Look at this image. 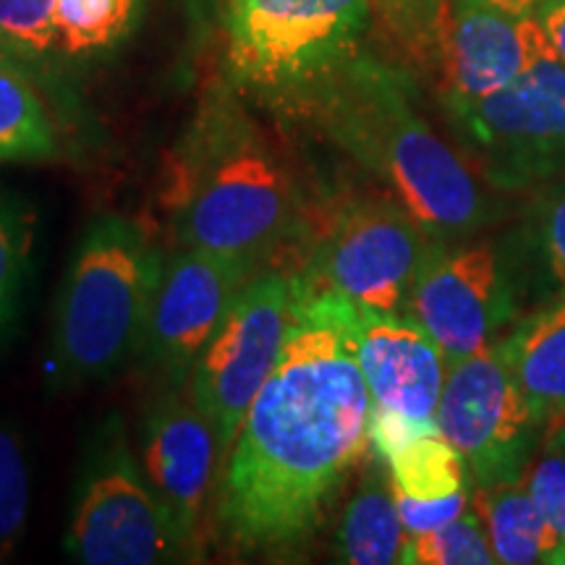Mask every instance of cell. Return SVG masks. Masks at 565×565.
Listing matches in <instances>:
<instances>
[{"mask_svg": "<svg viewBox=\"0 0 565 565\" xmlns=\"http://www.w3.org/2000/svg\"><path fill=\"white\" fill-rule=\"evenodd\" d=\"M356 307L294 275V322L215 484V534L242 557H291L315 540L366 456L372 395Z\"/></svg>", "mask_w": 565, "mask_h": 565, "instance_id": "cell-1", "label": "cell"}, {"mask_svg": "<svg viewBox=\"0 0 565 565\" xmlns=\"http://www.w3.org/2000/svg\"><path fill=\"white\" fill-rule=\"evenodd\" d=\"M301 110L383 181L433 242L477 236L498 217L484 181L424 118L404 71L356 53Z\"/></svg>", "mask_w": 565, "mask_h": 565, "instance_id": "cell-2", "label": "cell"}, {"mask_svg": "<svg viewBox=\"0 0 565 565\" xmlns=\"http://www.w3.org/2000/svg\"><path fill=\"white\" fill-rule=\"evenodd\" d=\"M166 204L181 246L242 259L257 270L301 215L286 158L228 95L204 103L181 139Z\"/></svg>", "mask_w": 565, "mask_h": 565, "instance_id": "cell-3", "label": "cell"}, {"mask_svg": "<svg viewBox=\"0 0 565 565\" xmlns=\"http://www.w3.org/2000/svg\"><path fill=\"white\" fill-rule=\"evenodd\" d=\"M162 267V254L129 217L89 225L55 301L53 362L66 383L110 377L141 351Z\"/></svg>", "mask_w": 565, "mask_h": 565, "instance_id": "cell-4", "label": "cell"}, {"mask_svg": "<svg viewBox=\"0 0 565 565\" xmlns=\"http://www.w3.org/2000/svg\"><path fill=\"white\" fill-rule=\"evenodd\" d=\"M370 9V0H228L233 76L301 110L359 53Z\"/></svg>", "mask_w": 565, "mask_h": 565, "instance_id": "cell-5", "label": "cell"}, {"mask_svg": "<svg viewBox=\"0 0 565 565\" xmlns=\"http://www.w3.org/2000/svg\"><path fill=\"white\" fill-rule=\"evenodd\" d=\"M526 294V265L515 233L466 236L427 246L406 312L454 364L498 343L524 317Z\"/></svg>", "mask_w": 565, "mask_h": 565, "instance_id": "cell-6", "label": "cell"}, {"mask_svg": "<svg viewBox=\"0 0 565 565\" xmlns=\"http://www.w3.org/2000/svg\"><path fill=\"white\" fill-rule=\"evenodd\" d=\"M461 154L498 192L565 179V66L553 53L482 100H443Z\"/></svg>", "mask_w": 565, "mask_h": 565, "instance_id": "cell-7", "label": "cell"}, {"mask_svg": "<svg viewBox=\"0 0 565 565\" xmlns=\"http://www.w3.org/2000/svg\"><path fill=\"white\" fill-rule=\"evenodd\" d=\"M63 547L71 561L84 565L192 561L171 513L131 454L121 419L105 424L84 458Z\"/></svg>", "mask_w": 565, "mask_h": 565, "instance_id": "cell-8", "label": "cell"}, {"mask_svg": "<svg viewBox=\"0 0 565 565\" xmlns=\"http://www.w3.org/2000/svg\"><path fill=\"white\" fill-rule=\"evenodd\" d=\"M429 244V233L393 194L356 196L335 212L299 278L359 309L404 312Z\"/></svg>", "mask_w": 565, "mask_h": 565, "instance_id": "cell-9", "label": "cell"}, {"mask_svg": "<svg viewBox=\"0 0 565 565\" xmlns=\"http://www.w3.org/2000/svg\"><path fill=\"white\" fill-rule=\"evenodd\" d=\"M294 322V275L263 270L246 282L189 372L186 391L221 440L223 461Z\"/></svg>", "mask_w": 565, "mask_h": 565, "instance_id": "cell-10", "label": "cell"}, {"mask_svg": "<svg viewBox=\"0 0 565 565\" xmlns=\"http://www.w3.org/2000/svg\"><path fill=\"white\" fill-rule=\"evenodd\" d=\"M435 419L463 456L475 487L524 479L545 429L500 341L448 366Z\"/></svg>", "mask_w": 565, "mask_h": 565, "instance_id": "cell-11", "label": "cell"}, {"mask_svg": "<svg viewBox=\"0 0 565 565\" xmlns=\"http://www.w3.org/2000/svg\"><path fill=\"white\" fill-rule=\"evenodd\" d=\"M257 273L263 270L242 259L181 246L162 267L141 341L154 370L173 383L186 380L233 299Z\"/></svg>", "mask_w": 565, "mask_h": 565, "instance_id": "cell-12", "label": "cell"}, {"mask_svg": "<svg viewBox=\"0 0 565 565\" xmlns=\"http://www.w3.org/2000/svg\"><path fill=\"white\" fill-rule=\"evenodd\" d=\"M223 454L215 427L192 395L171 387L150 406L141 435V469L171 513L183 545L196 561L202 547V519L215 492Z\"/></svg>", "mask_w": 565, "mask_h": 565, "instance_id": "cell-13", "label": "cell"}, {"mask_svg": "<svg viewBox=\"0 0 565 565\" xmlns=\"http://www.w3.org/2000/svg\"><path fill=\"white\" fill-rule=\"evenodd\" d=\"M550 55L536 13H511L479 0H448L440 40L443 100H482L511 87Z\"/></svg>", "mask_w": 565, "mask_h": 565, "instance_id": "cell-14", "label": "cell"}, {"mask_svg": "<svg viewBox=\"0 0 565 565\" xmlns=\"http://www.w3.org/2000/svg\"><path fill=\"white\" fill-rule=\"evenodd\" d=\"M353 341L372 406L437 424L450 364L435 338L412 315L356 307Z\"/></svg>", "mask_w": 565, "mask_h": 565, "instance_id": "cell-15", "label": "cell"}, {"mask_svg": "<svg viewBox=\"0 0 565 565\" xmlns=\"http://www.w3.org/2000/svg\"><path fill=\"white\" fill-rule=\"evenodd\" d=\"M500 349L542 427H561L565 422V299L545 301L521 317L500 338Z\"/></svg>", "mask_w": 565, "mask_h": 565, "instance_id": "cell-16", "label": "cell"}, {"mask_svg": "<svg viewBox=\"0 0 565 565\" xmlns=\"http://www.w3.org/2000/svg\"><path fill=\"white\" fill-rule=\"evenodd\" d=\"M406 529L395 505L393 482L380 466L366 471L345 505L335 545L338 561L351 565L401 563Z\"/></svg>", "mask_w": 565, "mask_h": 565, "instance_id": "cell-17", "label": "cell"}, {"mask_svg": "<svg viewBox=\"0 0 565 565\" xmlns=\"http://www.w3.org/2000/svg\"><path fill=\"white\" fill-rule=\"evenodd\" d=\"M477 513L482 515L494 561L503 565L545 563L557 547V536L532 500L526 479L492 487H475L471 494Z\"/></svg>", "mask_w": 565, "mask_h": 565, "instance_id": "cell-18", "label": "cell"}, {"mask_svg": "<svg viewBox=\"0 0 565 565\" xmlns=\"http://www.w3.org/2000/svg\"><path fill=\"white\" fill-rule=\"evenodd\" d=\"M524 228L513 231L526 265L529 294L565 299V179L532 189Z\"/></svg>", "mask_w": 565, "mask_h": 565, "instance_id": "cell-19", "label": "cell"}, {"mask_svg": "<svg viewBox=\"0 0 565 565\" xmlns=\"http://www.w3.org/2000/svg\"><path fill=\"white\" fill-rule=\"evenodd\" d=\"M58 154V131L40 92L0 58V162H47Z\"/></svg>", "mask_w": 565, "mask_h": 565, "instance_id": "cell-20", "label": "cell"}, {"mask_svg": "<svg viewBox=\"0 0 565 565\" xmlns=\"http://www.w3.org/2000/svg\"><path fill=\"white\" fill-rule=\"evenodd\" d=\"M391 482L414 500H443L469 484L463 456L440 429H427L385 458Z\"/></svg>", "mask_w": 565, "mask_h": 565, "instance_id": "cell-21", "label": "cell"}, {"mask_svg": "<svg viewBox=\"0 0 565 565\" xmlns=\"http://www.w3.org/2000/svg\"><path fill=\"white\" fill-rule=\"evenodd\" d=\"M139 0H55L53 24L61 51H100L129 30Z\"/></svg>", "mask_w": 565, "mask_h": 565, "instance_id": "cell-22", "label": "cell"}, {"mask_svg": "<svg viewBox=\"0 0 565 565\" xmlns=\"http://www.w3.org/2000/svg\"><path fill=\"white\" fill-rule=\"evenodd\" d=\"M401 563L406 565H490L494 561L487 526L477 508H466L458 519L437 532L408 536Z\"/></svg>", "mask_w": 565, "mask_h": 565, "instance_id": "cell-23", "label": "cell"}, {"mask_svg": "<svg viewBox=\"0 0 565 565\" xmlns=\"http://www.w3.org/2000/svg\"><path fill=\"white\" fill-rule=\"evenodd\" d=\"M34 242L32 215L0 189V338L17 320Z\"/></svg>", "mask_w": 565, "mask_h": 565, "instance_id": "cell-24", "label": "cell"}, {"mask_svg": "<svg viewBox=\"0 0 565 565\" xmlns=\"http://www.w3.org/2000/svg\"><path fill=\"white\" fill-rule=\"evenodd\" d=\"M30 463L17 429L0 424V561L24 536L30 515Z\"/></svg>", "mask_w": 565, "mask_h": 565, "instance_id": "cell-25", "label": "cell"}, {"mask_svg": "<svg viewBox=\"0 0 565 565\" xmlns=\"http://www.w3.org/2000/svg\"><path fill=\"white\" fill-rule=\"evenodd\" d=\"M398 45L419 63H440L448 0H370Z\"/></svg>", "mask_w": 565, "mask_h": 565, "instance_id": "cell-26", "label": "cell"}, {"mask_svg": "<svg viewBox=\"0 0 565 565\" xmlns=\"http://www.w3.org/2000/svg\"><path fill=\"white\" fill-rule=\"evenodd\" d=\"M526 487L542 519L553 529L557 545L565 542V422L550 429L526 471Z\"/></svg>", "mask_w": 565, "mask_h": 565, "instance_id": "cell-27", "label": "cell"}, {"mask_svg": "<svg viewBox=\"0 0 565 565\" xmlns=\"http://www.w3.org/2000/svg\"><path fill=\"white\" fill-rule=\"evenodd\" d=\"M55 0H0V45L24 58L45 55L55 40Z\"/></svg>", "mask_w": 565, "mask_h": 565, "instance_id": "cell-28", "label": "cell"}, {"mask_svg": "<svg viewBox=\"0 0 565 565\" xmlns=\"http://www.w3.org/2000/svg\"><path fill=\"white\" fill-rule=\"evenodd\" d=\"M469 503H471L469 490L450 494V498H443V500H414L408 498V494L395 490V505H398L401 521H404V529L408 536L437 532L440 526L458 519V515L469 508Z\"/></svg>", "mask_w": 565, "mask_h": 565, "instance_id": "cell-29", "label": "cell"}, {"mask_svg": "<svg viewBox=\"0 0 565 565\" xmlns=\"http://www.w3.org/2000/svg\"><path fill=\"white\" fill-rule=\"evenodd\" d=\"M534 13L545 30L550 53L565 66V0H545Z\"/></svg>", "mask_w": 565, "mask_h": 565, "instance_id": "cell-30", "label": "cell"}, {"mask_svg": "<svg viewBox=\"0 0 565 565\" xmlns=\"http://www.w3.org/2000/svg\"><path fill=\"white\" fill-rule=\"evenodd\" d=\"M479 3L494 6V9L511 13H534L545 0H479Z\"/></svg>", "mask_w": 565, "mask_h": 565, "instance_id": "cell-31", "label": "cell"}, {"mask_svg": "<svg viewBox=\"0 0 565 565\" xmlns=\"http://www.w3.org/2000/svg\"><path fill=\"white\" fill-rule=\"evenodd\" d=\"M225 3H228V0H225Z\"/></svg>", "mask_w": 565, "mask_h": 565, "instance_id": "cell-32", "label": "cell"}]
</instances>
